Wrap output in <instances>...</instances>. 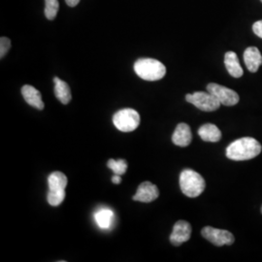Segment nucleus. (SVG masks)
Masks as SVG:
<instances>
[{"mask_svg": "<svg viewBox=\"0 0 262 262\" xmlns=\"http://www.w3.org/2000/svg\"><path fill=\"white\" fill-rule=\"evenodd\" d=\"M262 150L261 144L253 137H243L232 142L226 149V157L231 160L242 161L256 158Z\"/></svg>", "mask_w": 262, "mask_h": 262, "instance_id": "1", "label": "nucleus"}, {"mask_svg": "<svg viewBox=\"0 0 262 262\" xmlns=\"http://www.w3.org/2000/svg\"><path fill=\"white\" fill-rule=\"evenodd\" d=\"M134 71L145 81H159L166 74V67L155 58H139L134 63Z\"/></svg>", "mask_w": 262, "mask_h": 262, "instance_id": "2", "label": "nucleus"}, {"mask_svg": "<svg viewBox=\"0 0 262 262\" xmlns=\"http://www.w3.org/2000/svg\"><path fill=\"white\" fill-rule=\"evenodd\" d=\"M180 187L186 196L195 198L204 191L206 183L199 173L191 169H185L180 175Z\"/></svg>", "mask_w": 262, "mask_h": 262, "instance_id": "3", "label": "nucleus"}, {"mask_svg": "<svg viewBox=\"0 0 262 262\" xmlns=\"http://www.w3.org/2000/svg\"><path fill=\"white\" fill-rule=\"evenodd\" d=\"M114 125L122 132L134 131L140 124V116L137 111L126 108L116 113L113 117Z\"/></svg>", "mask_w": 262, "mask_h": 262, "instance_id": "4", "label": "nucleus"}, {"mask_svg": "<svg viewBox=\"0 0 262 262\" xmlns=\"http://www.w3.org/2000/svg\"><path fill=\"white\" fill-rule=\"evenodd\" d=\"M186 100L188 103L194 105L196 108L204 112H213L220 108L222 104L215 96L209 92H196L194 94L186 95Z\"/></svg>", "mask_w": 262, "mask_h": 262, "instance_id": "5", "label": "nucleus"}, {"mask_svg": "<svg viewBox=\"0 0 262 262\" xmlns=\"http://www.w3.org/2000/svg\"><path fill=\"white\" fill-rule=\"evenodd\" d=\"M207 92L213 94L220 103L225 106H234L240 100L239 94L235 91L215 83H211L207 85Z\"/></svg>", "mask_w": 262, "mask_h": 262, "instance_id": "6", "label": "nucleus"}, {"mask_svg": "<svg viewBox=\"0 0 262 262\" xmlns=\"http://www.w3.org/2000/svg\"><path fill=\"white\" fill-rule=\"evenodd\" d=\"M201 234L209 242L217 247H222L225 245L231 246L235 241L234 236L231 232L224 229H217L212 226H205L201 230Z\"/></svg>", "mask_w": 262, "mask_h": 262, "instance_id": "7", "label": "nucleus"}, {"mask_svg": "<svg viewBox=\"0 0 262 262\" xmlns=\"http://www.w3.org/2000/svg\"><path fill=\"white\" fill-rule=\"evenodd\" d=\"M191 225L186 221H178L174 226L173 231L170 235V242L173 246H181L187 242L191 237Z\"/></svg>", "mask_w": 262, "mask_h": 262, "instance_id": "8", "label": "nucleus"}, {"mask_svg": "<svg viewBox=\"0 0 262 262\" xmlns=\"http://www.w3.org/2000/svg\"><path fill=\"white\" fill-rule=\"evenodd\" d=\"M159 196V190L158 187L150 182H144L138 187L136 194L133 196V200L143 203H150L155 201Z\"/></svg>", "mask_w": 262, "mask_h": 262, "instance_id": "9", "label": "nucleus"}, {"mask_svg": "<svg viewBox=\"0 0 262 262\" xmlns=\"http://www.w3.org/2000/svg\"><path fill=\"white\" fill-rule=\"evenodd\" d=\"M21 94L28 105L36 108L37 110H43L45 108L41 94L34 86L30 84H25L21 88Z\"/></svg>", "mask_w": 262, "mask_h": 262, "instance_id": "10", "label": "nucleus"}, {"mask_svg": "<svg viewBox=\"0 0 262 262\" xmlns=\"http://www.w3.org/2000/svg\"><path fill=\"white\" fill-rule=\"evenodd\" d=\"M244 61L248 70L255 73L262 64L261 53L256 47L247 48L244 52Z\"/></svg>", "mask_w": 262, "mask_h": 262, "instance_id": "11", "label": "nucleus"}, {"mask_svg": "<svg viewBox=\"0 0 262 262\" xmlns=\"http://www.w3.org/2000/svg\"><path fill=\"white\" fill-rule=\"evenodd\" d=\"M192 140L190 127L187 123H179L172 136V142L179 147H187Z\"/></svg>", "mask_w": 262, "mask_h": 262, "instance_id": "12", "label": "nucleus"}, {"mask_svg": "<svg viewBox=\"0 0 262 262\" xmlns=\"http://www.w3.org/2000/svg\"><path fill=\"white\" fill-rule=\"evenodd\" d=\"M94 221L100 229L108 230L114 224L115 214L111 209L103 207L94 213Z\"/></svg>", "mask_w": 262, "mask_h": 262, "instance_id": "13", "label": "nucleus"}, {"mask_svg": "<svg viewBox=\"0 0 262 262\" xmlns=\"http://www.w3.org/2000/svg\"><path fill=\"white\" fill-rule=\"evenodd\" d=\"M225 66L229 75L233 78H240L243 76V68L240 66L239 58L234 52H227L225 54Z\"/></svg>", "mask_w": 262, "mask_h": 262, "instance_id": "14", "label": "nucleus"}, {"mask_svg": "<svg viewBox=\"0 0 262 262\" xmlns=\"http://www.w3.org/2000/svg\"><path fill=\"white\" fill-rule=\"evenodd\" d=\"M67 184H68V179L66 177V175L60 171L53 172L48 178L49 191H54V192L66 191Z\"/></svg>", "mask_w": 262, "mask_h": 262, "instance_id": "15", "label": "nucleus"}, {"mask_svg": "<svg viewBox=\"0 0 262 262\" xmlns=\"http://www.w3.org/2000/svg\"><path fill=\"white\" fill-rule=\"evenodd\" d=\"M198 134L200 138L205 142L215 143L222 139V131L217 128V126L213 123L203 124L199 129Z\"/></svg>", "mask_w": 262, "mask_h": 262, "instance_id": "16", "label": "nucleus"}, {"mask_svg": "<svg viewBox=\"0 0 262 262\" xmlns=\"http://www.w3.org/2000/svg\"><path fill=\"white\" fill-rule=\"evenodd\" d=\"M54 83H55V94L56 98L63 105H67L71 101V98H72L69 85L66 82L60 80L57 77L54 78Z\"/></svg>", "mask_w": 262, "mask_h": 262, "instance_id": "17", "label": "nucleus"}, {"mask_svg": "<svg viewBox=\"0 0 262 262\" xmlns=\"http://www.w3.org/2000/svg\"><path fill=\"white\" fill-rule=\"evenodd\" d=\"M107 166H108V168L111 169L116 175H121L122 176L123 174H125L127 167H128V164H127L125 159L115 160V159H112L108 160Z\"/></svg>", "mask_w": 262, "mask_h": 262, "instance_id": "18", "label": "nucleus"}, {"mask_svg": "<svg viewBox=\"0 0 262 262\" xmlns=\"http://www.w3.org/2000/svg\"><path fill=\"white\" fill-rule=\"evenodd\" d=\"M59 10L58 0H45V16L48 19L53 20Z\"/></svg>", "mask_w": 262, "mask_h": 262, "instance_id": "19", "label": "nucleus"}, {"mask_svg": "<svg viewBox=\"0 0 262 262\" xmlns=\"http://www.w3.org/2000/svg\"><path fill=\"white\" fill-rule=\"evenodd\" d=\"M10 48H11V41L9 38H0V58L1 59L7 55Z\"/></svg>", "mask_w": 262, "mask_h": 262, "instance_id": "20", "label": "nucleus"}, {"mask_svg": "<svg viewBox=\"0 0 262 262\" xmlns=\"http://www.w3.org/2000/svg\"><path fill=\"white\" fill-rule=\"evenodd\" d=\"M253 33L262 39V19L255 21L253 25Z\"/></svg>", "mask_w": 262, "mask_h": 262, "instance_id": "21", "label": "nucleus"}, {"mask_svg": "<svg viewBox=\"0 0 262 262\" xmlns=\"http://www.w3.org/2000/svg\"><path fill=\"white\" fill-rule=\"evenodd\" d=\"M113 184H116V185H119L122 183V178H121V175H114L112 178Z\"/></svg>", "mask_w": 262, "mask_h": 262, "instance_id": "22", "label": "nucleus"}, {"mask_svg": "<svg viewBox=\"0 0 262 262\" xmlns=\"http://www.w3.org/2000/svg\"><path fill=\"white\" fill-rule=\"evenodd\" d=\"M66 2L69 7H75L80 2V0H66Z\"/></svg>", "mask_w": 262, "mask_h": 262, "instance_id": "23", "label": "nucleus"}, {"mask_svg": "<svg viewBox=\"0 0 262 262\" xmlns=\"http://www.w3.org/2000/svg\"><path fill=\"white\" fill-rule=\"evenodd\" d=\"M261 214H262V206H261Z\"/></svg>", "mask_w": 262, "mask_h": 262, "instance_id": "24", "label": "nucleus"}, {"mask_svg": "<svg viewBox=\"0 0 262 262\" xmlns=\"http://www.w3.org/2000/svg\"><path fill=\"white\" fill-rule=\"evenodd\" d=\"M261 2H262V0H261Z\"/></svg>", "mask_w": 262, "mask_h": 262, "instance_id": "25", "label": "nucleus"}]
</instances>
